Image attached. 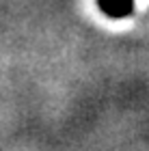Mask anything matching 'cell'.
<instances>
[{"mask_svg":"<svg viewBox=\"0 0 149 151\" xmlns=\"http://www.w3.org/2000/svg\"><path fill=\"white\" fill-rule=\"evenodd\" d=\"M97 6L104 15L112 19L127 17L134 9V0H97Z\"/></svg>","mask_w":149,"mask_h":151,"instance_id":"1","label":"cell"}]
</instances>
